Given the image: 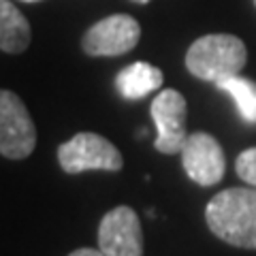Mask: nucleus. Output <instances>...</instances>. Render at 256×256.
<instances>
[{
  "mask_svg": "<svg viewBox=\"0 0 256 256\" xmlns=\"http://www.w3.org/2000/svg\"><path fill=\"white\" fill-rule=\"evenodd\" d=\"M254 4H256V0H254Z\"/></svg>",
  "mask_w": 256,
  "mask_h": 256,
  "instance_id": "obj_16",
  "label": "nucleus"
},
{
  "mask_svg": "<svg viewBox=\"0 0 256 256\" xmlns=\"http://www.w3.org/2000/svg\"><path fill=\"white\" fill-rule=\"evenodd\" d=\"M36 146V128L22 98L11 90L0 92V154L9 160L28 158Z\"/></svg>",
  "mask_w": 256,
  "mask_h": 256,
  "instance_id": "obj_4",
  "label": "nucleus"
},
{
  "mask_svg": "<svg viewBox=\"0 0 256 256\" xmlns=\"http://www.w3.org/2000/svg\"><path fill=\"white\" fill-rule=\"evenodd\" d=\"M246 62V43L233 34H205L186 52V68L194 77L214 86L226 77L239 75Z\"/></svg>",
  "mask_w": 256,
  "mask_h": 256,
  "instance_id": "obj_2",
  "label": "nucleus"
},
{
  "mask_svg": "<svg viewBox=\"0 0 256 256\" xmlns=\"http://www.w3.org/2000/svg\"><path fill=\"white\" fill-rule=\"evenodd\" d=\"M182 164L188 178L198 186H214L224 178L226 171V158L210 132H192L188 134L182 148Z\"/></svg>",
  "mask_w": 256,
  "mask_h": 256,
  "instance_id": "obj_8",
  "label": "nucleus"
},
{
  "mask_svg": "<svg viewBox=\"0 0 256 256\" xmlns=\"http://www.w3.org/2000/svg\"><path fill=\"white\" fill-rule=\"evenodd\" d=\"M141 38L139 22L130 15L118 13L102 18L94 26L88 28L82 38V50L94 58H109V56H122L137 47Z\"/></svg>",
  "mask_w": 256,
  "mask_h": 256,
  "instance_id": "obj_5",
  "label": "nucleus"
},
{
  "mask_svg": "<svg viewBox=\"0 0 256 256\" xmlns=\"http://www.w3.org/2000/svg\"><path fill=\"white\" fill-rule=\"evenodd\" d=\"M98 250L105 256H143L141 220L132 207L118 205L102 216Z\"/></svg>",
  "mask_w": 256,
  "mask_h": 256,
  "instance_id": "obj_6",
  "label": "nucleus"
},
{
  "mask_svg": "<svg viewBox=\"0 0 256 256\" xmlns=\"http://www.w3.org/2000/svg\"><path fill=\"white\" fill-rule=\"evenodd\" d=\"M132 2H139V4H148V2H152V0H132Z\"/></svg>",
  "mask_w": 256,
  "mask_h": 256,
  "instance_id": "obj_14",
  "label": "nucleus"
},
{
  "mask_svg": "<svg viewBox=\"0 0 256 256\" xmlns=\"http://www.w3.org/2000/svg\"><path fill=\"white\" fill-rule=\"evenodd\" d=\"M68 256H105L100 250H92V248H79V250L70 252Z\"/></svg>",
  "mask_w": 256,
  "mask_h": 256,
  "instance_id": "obj_13",
  "label": "nucleus"
},
{
  "mask_svg": "<svg viewBox=\"0 0 256 256\" xmlns=\"http://www.w3.org/2000/svg\"><path fill=\"white\" fill-rule=\"evenodd\" d=\"M212 233L235 248L256 250V188H226L205 210Z\"/></svg>",
  "mask_w": 256,
  "mask_h": 256,
  "instance_id": "obj_1",
  "label": "nucleus"
},
{
  "mask_svg": "<svg viewBox=\"0 0 256 256\" xmlns=\"http://www.w3.org/2000/svg\"><path fill=\"white\" fill-rule=\"evenodd\" d=\"M152 120L156 124L158 137L154 148L160 154H180L188 139L186 132V98L178 90H162L152 100Z\"/></svg>",
  "mask_w": 256,
  "mask_h": 256,
  "instance_id": "obj_7",
  "label": "nucleus"
},
{
  "mask_svg": "<svg viewBox=\"0 0 256 256\" xmlns=\"http://www.w3.org/2000/svg\"><path fill=\"white\" fill-rule=\"evenodd\" d=\"M235 171L248 186L256 188V148L244 150L235 160Z\"/></svg>",
  "mask_w": 256,
  "mask_h": 256,
  "instance_id": "obj_12",
  "label": "nucleus"
},
{
  "mask_svg": "<svg viewBox=\"0 0 256 256\" xmlns=\"http://www.w3.org/2000/svg\"><path fill=\"white\" fill-rule=\"evenodd\" d=\"M216 88L226 92L230 98L235 100L239 116H242L246 122L256 124V84L252 79L242 77V75H233V77H226V79H222V82H218Z\"/></svg>",
  "mask_w": 256,
  "mask_h": 256,
  "instance_id": "obj_11",
  "label": "nucleus"
},
{
  "mask_svg": "<svg viewBox=\"0 0 256 256\" xmlns=\"http://www.w3.org/2000/svg\"><path fill=\"white\" fill-rule=\"evenodd\" d=\"M164 82L162 70L148 62H134L116 75V88L126 100L146 98L150 92L158 90Z\"/></svg>",
  "mask_w": 256,
  "mask_h": 256,
  "instance_id": "obj_9",
  "label": "nucleus"
},
{
  "mask_svg": "<svg viewBox=\"0 0 256 256\" xmlns=\"http://www.w3.org/2000/svg\"><path fill=\"white\" fill-rule=\"evenodd\" d=\"M30 45V24L11 0H0V47L4 54H22Z\"/></svg>",
  "mask_w": 256,
  "mask_h": 256,
  "instance_id": "obj_10",
  "label": "nucleus"
},
{
  "mask_svg": "<svg viewBox=\"0 0 256 256\" xmlns=\"http://www.w3.org/2000/svg\"><path fill=\"white\" fill-rule=\"evenodd\" d=\"M58 162L66 173L84 171H120L124 158L120 150L96 132H77L58 148Z\"/></svg>",
  "mask_w": 256,
  "mask_h": 256,
  "instance_id": "obj_3",
  "label": "nucleus"
},
{
  "mask_svg": "<svg viewBox=\"0 0 256 256\" xmlns=\"http://www.w3.org/2000/svg\"><path fill=\"white\" fill-rule=\"evenodd\" d=\"M24 2H38V0H24Z\"/></svg>",
  "mask_w": 256,
  "mask_h": 256,
  "instance_id": "obj_15",
  "label": "nucleus"
}]
</instances>
